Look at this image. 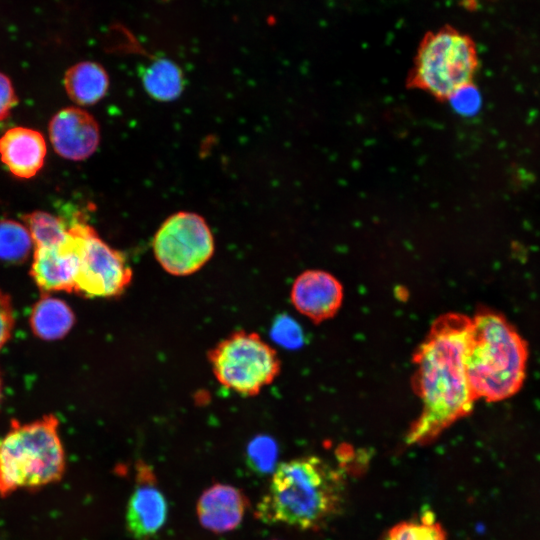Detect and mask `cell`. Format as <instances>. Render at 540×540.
Listing matches in <instances>:
<instances>
[{"label": "cell", "mask_w": 540, "mask_h": 540, "mask_svg": "<svg viewBox=\"0 0 540 540\" xmlns=\"http://www.w3.org/2000/svg\"><path fill=\"white\" fill-rule=\"evenodd\" d=\"M471 329L472 318L466 315H442L417 348L413 383L422 410L406 436L407 444L431 442L472 411L475 399L465 367Z\"/></svg>", "instance_id": "obj_1"}, {"label": "cell", "mask_w": 540, "mask_h": 540, "mask_svg": "<svg viewBox=\"0 0 540 540\" xmlns=\"http://www.w3.org/2000/svg\"><path fill=\"white\" fill-rule=\"evenodd\" d=\"M344 492L343 476L329 463L316 456L296 458L275 469L256 515L270 524L319 529L338 514Z\"/></svg>", "instance_id": "obj_2"}, {"label": "cell", "mask_w": 540, "mask_h": 540, "mask_svg": "<svg viewBox=\"0 0 540 540\" xmlns=\"http://www.w3.org/2000/svg\"><path fill=\"white\" fill-rule=\"evenodd\" d=\"M527 358L525 340L503 316L481 311L472 318L465 367L475 400L495 402L518 392Z\"/></svg>", "instance_id": "obj_3"}, {"label": "cell", "mask_w": 540, "mask_h": 540, "mask_svg": "<svg viewBox=\"0 0 540 540\" xmlns=\"http://www.w3.org/2000/svg\"><path fill=\"white\" fill-rule=\"evenodd\" d=\"M54 415L30 422H11L0 438V496L35 490L58 482L65 471V453Z\"/></svg>", "instance_id": "obj_4"}, {"label": "cell", "mask_w": 540, "mask_h": 540, "mask_svg": "<svg viewBox=\"0 0 540 540\" xmlns=\"http://www.w3.org/2000/svg\"><path fill=\"white\" fill-rule=\"evenodd\" d=\"M477 67L472 39L452 27H444L422 39L406 84L443 102L472 85Z\"/></svg>", "instance_id": "obj_5"}, {"label": "cell", "mask_w": 540, "mask_h": 540, "mask_svg": "<svg viewBox=\"0 0 540 540\" xmlns=\"http://www.w3.org/2000/svg\"><path fill=\"white\" fill-rule=\"evenodd\" d=\"M218 382L241 395H257L280 371L275 350L254 332L236 331L208 352Z\"/></svg>", "instance_id": "obj_6"}, {"label": "cell", "mask_w": 540, "mask_h": 540, "mask_svg": "<svg viewBox=\"0 0 540 540\" xmlns=\"http://www.w3.org/2000/svg\"><path fill=\"white\" fill-rule=\"evenodd\" d=\"M153 251L168 273L189 275L199 270L213 255V235L201 216L179 212L160 226L153 239Z\"/></svg>", "instance_id": "obj_7"}, {"label": "cell", "mask_w": 540, "mask_h": 540, "mask_svg": "<svg viewBox=\"0 0 540 540\" xmlns=\"http://www.w3.org/2000/svg\"><path fill=\"white\" fill-rule=\"evenodd\" d=\"M80 249L74 292L86 297H114L130 284L132 271L124 256L111 248L83 221L72 223Z\"/></svg>", "instance_id": "obj_8"}, {"label": "cell", "mask_w": 540, "mask_h": 540, "mask_svg": "<svg viewBox=\"0 0 540 540\" xmlns=\"http://www.w3.org/2000/svg\"><path fill=\"white\" fill-rule=\"evenodd\" d=\"M69 236L62 244L34 248L31 276L44 292H74L80 266L79 239L71 226Z\"/></svg>", "instance_id": "obj_9"}, {"label": "cell", "mask_w": 540, "mask_h": 540, "mask_svg": "<svg viewBox=\"0 0 540 540\" xmlns=\"http://www.w3.org/2000/svg\"><path fill=\"white\" fill-rule=\"evenodd\" d=\"M48 129L56 153L69 160L88 158L100 141L98 123L81 108L68 107L58 111L50 120Z\"/></svg>", "instance_id": "obj_10"}, {"label": "cell", "mask_w": 540, "mask_h": 540, "mask_svg": "<svg viewBox=\"0 0 540 540\" xmlns=\"http://www.w3.org/2000/svg\"><path fill=\"white\" fill-rule=\"evenodd\" d=\"M342 300L341 283L322 270L301 273L291 289V301L295 308L315 323L334 316Z\"/></svg>", "instance_id": "obj_11"}, {"label": "cell", "mask_w": 540, "mask_h": 540, "mask_svg": "<svg viewBox=\"0 0 540 540\" xmlns=\"http://www.w3.org/2000/svg\"><path fill=\"white\" fill-rule=\"evenodd\" d=\"M142 481L133 491L127 506L126 525L136 539L144 540L155 535L167 518V503L162 492L148 479L149 469L141 467Z\"/></svg>", "instance_id": "obj_12"}, {"label": "cell", "mask_w": 540, "mask_h": 540, "mask_svg": "<svg viewBox=\"0 0 540 540\" xmlns=\"http://www.w3.org/2000/svg\"><path fill=\"white\" fill-rule=\"evenodd\" d=\"M246 507L247 500L239 489L227 484H214L200 496L197 515L204 528L223 533L239 526Z\"/></svg>", "instance_id": "obj_13"}, {"label": "cell", "mask_w": 540, "mask_h": 540, "mask_svg": "<svg viewBox=\"0 0 540 540\" xmlns=\"http://www.w3.org/2000/svg\"><path fill=\"white\" fill-rule=\"evenodd\" d=\"M45 156V139L34 129L13 127L0 138L1 161L18 178L35 176L42 168Z\"/></svg>", "instance_id": "obj_14"}, {"label": "cell", "mask_w": 540, "mask_h": 540, "mask_svg": "<svg viewBox=\"0 0 540 540\" xmlns=\"http://www.w3.org/2000/svg\"><path fill=\"white\" fill-rule=\"evenodd\" d=\"M108 86L109 78L105 69L92 61L75 64L64 76L68 96L79 105L95 104L104 97Z\"/></svg>", "instance_id": "obj_15"}, {"label": "cell", "mask_w": 540, "mask_h": 540, "mask_svg": "<svg viewBox=\"0 0 540 540\" xmlns=\"http://www.w3.org/2000/svg\"><path fill=\"white\" fill-rule=\"evenodd\" d=\"M30 324L33 333L43 340L64 337L74 324L71 308L61 299L43 295L34 305Z\"/></svg>", "instance_id": "obj_16"}, {"label": "cell", "mask_w": 540, "mask_h": 540, "mask_svg": "<svg viewBox=\"0 0 540 540\" xmlns=\"http://www.w3.org/2000/svg\"><path fill=\"white\" fill-rule=\"evenodd\" d=\"M142 82L146 92L155 100L176 99L184 87L181 69L169 59H157L144 67Z\"/></svg>", "instance_id": "obj_17"}, {"label": "cell", "mask_w": 540, "mask_h": 540, "mask_svg": "<svg viewBox=\"0 0 540 540\" xmlns=\"http://www.w3.org/2000/svg\"><path fill=\"white\" fill-rule=\"evenodd\" d=\"M34 247L27 227L12 219H0V262L25 261Z\"/></svg>", "instance_id": "obj_18"}, {"label": "cell", "mask_w": 540, "mask_h": 540, "mask_svg": "<svg viewBox=\"0 0 540 540\" xmlns=\"http://www.w3.org/2000/svg\"><path fill=\"white\" fill-rule=\"evenodd\" d=\"M34 244V248L52 247L65 242L69 236L68 227L56 216L35 211L23 216Z\"/></svg>", "instance_id": "obj_19"}, {"label": "cell", "mask_w": 540, "mask_h": 540, "mask_svg": "<svg viewBox=\"0 0 540 540\" xmlns=\"http://www.w3.org/2000/svg\"><path fill=\"white\" fill-rule=\"evenodd\" d=\"M384 540H448L442 525L431 513L400 522L387 532Z\"/></svg>", "instance_id": "obj_20"}, {"label": "cell", "mask_w": 540, "mask_h": 540, "mask_svg": "<svg viewBox=\"0 0 540 540\" xmlns=\"http://www.w3.org/2000/svg\"><path fill=\"white\" fill-rule=\"evenodd\" d=\"M248 462L259 473L270 472L276 460L275 443L268 437H257L248 446Z\"/></svg>", "instance_id": "obj_21"}, {"label": "cell", "mask_w": 540, "mask_h": 540, "mask_svg": "<svg viewBox=\"0 0 540 540\" xmlns=\"http://www.w3.org/2000/svg\"><path fill=\"white\" fill-rule=\"evenodd\" d=\"M14 325V315L11 300L0 290V349L7 342Z\"/></svg>", "instance_id": "obj_22"}, {"label": "cell", "mask_w": 540, "mask_h": 540, "mask_svg": "<svg viewBox=\"0 0 540 540\" xmlns=\"http://www.w3.org/2000/svg\"><path fill=\"white\" fill-rule=\"evenodd\" d=\"M17 103L10 79L0 72V120L7 118Z\"/></svg>", "instance_id": "obj_23"}, {"label": "cell", "mask_w": 540, "mask_h": 540, "mask_svg": "<svg viewBox=\"0 0 540 540\" xmlns=\"http://www.w3.org/2000/svg\"><path fill=\"white\" fill-rule=\"evenodd\" d=\"M299 331L295 323L289 319H279L273 328V336L276 341L283 345H294L299 337Z\"/></svg>", "instance_id": "obj_24"}, {"label": "cell", "mask_w": 540, "mask_h": 540, "mask_svg": "<svg viewBox=\"0 0 540 540\" xmlns=\"http://www.w3.org/2000/svg\"><path fill=\"white\" fill-rule=\"evenodd\" d=\"M1 396H2V380L0 377V400H1Z\"/></svg>", "instance_id": "obj_25"}]
</instances>
